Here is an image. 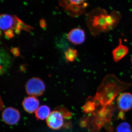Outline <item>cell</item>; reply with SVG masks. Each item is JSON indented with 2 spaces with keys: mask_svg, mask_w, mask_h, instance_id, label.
I'll return each instance as SVG.
<instances>
[{
  "mask_svg": "<svg viewBox=\"0 0 132 132\" xmlns=\"http://www.w3.org/2000/svg\"><path fill=\"white\" fill-rule=\"evenodd\" d=\"M0 27L3 32L11 29L15 30V32L18 34L22 30L30 32L33 29L31 26L24 23L16 15L3 14L0 17Z\"/></svg>",
  "mask_w": 132,
  "mask_h": 132,
  "instance_id": "1",
  "label": "cell"
},
{
  "mask_svg": "<svg viewBox=\"0 0 132 132\" xmlns=\"http://www.w3.org/2000/svg\"><path fill=\"white\" fill-rule=\"evenodd\" d=\"M115 20L113 17L109 15L100 14L95 15L92 21V28L90 30L94 29L96 34L101 31H108L114 27Z\"/></svg>",
  "mask_w": 132,
  "mask_h": 132,
  "instance_id": "2",
  "label": "cell"
},
{
  "mask_svg": "<svg viewBox=\"0 0 132 132\" xmlns=\"http://www.w3.org/2000/svg\"><path fill=\"white\" fill-rule=\"evenodd\" d=\"M86 0H60L59 3L66 12L72 16H76L84 12L87 4Z\"/></svg>",
  "mask_w": 132,
  "mask_h": 132,
  "instance_id": "3",
  "label": "cell"
},
{
  "mask_svg": "<svg viewBox=\"0 0 132 132\" xmlns=\"http://www.w3.org/2000/svg\"><path fill=\"white\" fill-rule=\"evenodd\" d=\"M26 90L29 96L38 97L44 93L45 90V84L40 78H32L26 83Z\"/></svg>",
  "mask_w": 132,
  "mask_h": 132,
  "instance_id": "4",
  "label": "cell"
},
{
  "mask_svg": "<svg viewBox=\"0 0 132 132\" xmlns=\"http://www.w3.org/2000/svg\"><path fill=\"white\" fill-rule=\"evenodd\" d=\"M65 116L61 111L55 110L51 112L47 118V123L50 128L53 130H59L64 126Z\"/></svg>",
  "mask_w": 132,
  "mask_h": 132,
  "instance_id": "5",
  "label": "cell"
},
{
  "mask_svg": "<svg viewBox=\"0 0 132 132\" xmlns=\"http://www.w3.org/2000/svg\"><path fill=\"white\" fill-rule=\"evenodd\" d=\"M2 118L3 121L8 125H14L20 120V113L16 109L9 107L3 112Z\"/></svg>",
  "mask_w": 132,
  "mask_h": 132,
  "instance_id": "6",
  "label": "cell"
},
{
  "mask_svg": "<svg viewBox=\"0 0 132 132\" xmlns=\"http://www.w3.org/2000/svg\"><path fill=\"white\" fill-rule=\"evenodd\" d=\"M117 104L119 108L123 112H127L132 109V94L125 92L118 96Z\"/></svg>",
  "mask_w": 132,
  "mask_h": 132,
  "instance_id": "7",
  "label": "cell"
},
{
  "mask_svg": "<svg viewBox=\"0 0 132 132\" xmlns=\"http://www.w3.org/2000/svg\"><path fill=\"white\" fill-rule=\"evenodd\" d=\"M67 38L70 42L75 45L82 44L86 39L85 31L80 28L73 29L68 33Z\"/></svg>",
  "mask_w": 132,
  "mask_h": 132,
  "instance_id": "8",
  "label": "cell"
},
{
  "mask_svg": "<svg viewBox=\"0 0 132 132\" xmlns=\"http://www.w3.org/2000/svg\"><path fill=\"white\" fill-rule=\"evenodd\" d=\"M40 102L36 97L29 96L24 99L22 106L24 110L29 113L35 112L39 107Z\"/></svg>",
  "mask_w": 132,
  "mask_h": 132,
  "instance_id": "9",
  "label": "cell"
},
{
  "mask_svg": "<svg viewBox=\"0 0 132 132\" xmlns=\"http://www.w3.org/2000/svg\"><path fill=\"white\" fill-rule=\"evenodd\" d=\"M129 51L127 46L122 44L121 39H119V43L117 47L112 52L113 59L116 62L119 61L126 55Z\"/></svg>",
  "mask_w": 132,
  "mask_h": 132,
  "instance_id": "10",
  "label": "cell"
},
{
  "mask_svg": "<svg viewBox=\"0 0 132 132\" xmlns=\"http://www.w3.org/2000/svg\"><path fill=\"white\" fill-rule=\"evenodd\" d=\"M35 113L36 117L38 119L45 120L47 119L51 112L49 107L43 105L39 106Z\"/></svg>",
  "mask_w": 132,
  "mask_h": 132,
  "instance_id": "11",
  "label": "cell"
},
{
  "mask_svg": "<svg viewBox=\"0 0 132 132\" xmlns=\"http://www.w3.org/2000/svg\"><path fill=\"white\" fill-rule=\"evenodd\" d=\"M65 57L67 60L69 62H73L78 56V52L76 50L69 48L65 53Z\"/></svg>",
  "mask_w": 132,
  "mask_h": 132,
  "instance_id": "12",
  "label": "cell"
},
{
  "mask_svg": "<svg viewBox=\"0 0 132 132\" xmlns=\"http://www.w3.org/2000/svg\"><path fill=\"white\" fill-rule=\"evenodd\" d=\"M116 132H132V128L128 123L124 122L118 126Z\"/></svg>",
  "mask_w": 132,
  "mask_h": 132,
  "instance_id": "13",
  "label": "cell"
},
{
  "mask_svg": "<svg viewBox=\"0 0 132 132\" xmlns=\"http://www.w3.org/2000/svg\"><path fill=\"white\" fill-rule=\"evenodd\" d=\"M5 33V35L6 36V37L8 38H13L14 34V31L11 29L7 30V31L4 32Z\"/></svg>",
  "mask_w": 132,
  "mask_h": 132,
  "instance_id": "14",
  "label": "cell"
},
{
  "mask_svg": "<svg viewBox=\"0 0 132 132\" xmlns=\"http://www.w3.org/2000/svg\"><path fill=\"white\" fill-rule=\"evenodd\" d=\"M11 52L15 56H18L20 54V52L18 48L15 47L11 50Z\"/></svg>",
  "mask_w": 132,
  "mask_h": 132,
  "instance_id": "15",
  "label": "cell"
},
{
  "mask_svg": "<svg viewBox=\"0 0 132 132\" xmlns=\"http://www.w3.org/2000/svg\"><path fill=\"white\" fill-rule=\"evenodd\" d=\"M40 25L41 27L42 28L45 27L46 26V24L44 20H42L40 21Z\"/></svg>",
  "mask_w": 132,
  "mask_h": 132,
  "instance_id": "16",
  "label": "cell"
},
{
  "mask_svg": "<svg viewBox=\"0 0 132 132\" xmlns=\"http://www.w3.org/2000/svg\"><path fill=\"white\" fill-rule=\"evenodd\" d=\"M131 64H132V55L131 58Z\"/></svg>",
  "mask_w": 132,
  "mask_h": 132,
  "instance_id": "17",
  "label": "cell"
}]
</instances>
